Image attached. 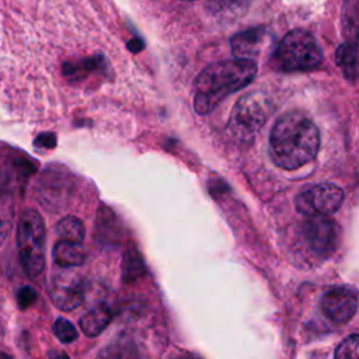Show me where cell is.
Wrapping results in <instances>:
<instances>
[{"mask_svg":"<svg viewBox=\"0 0 359 359\" xmlns=\"http://www.w3.org/2000/svg\"><path fill=\"white\" fill-rule=\"evenodd\" d=\"M320 132L314 122L299 111L280 115L269 135L272 161L285 170H296L317 156Z\"/></svg>","mask_w":359,"mask_h":359,"instance_id":"cell-1","label":"cell"},{"mask_svg":"<svg viewBox=\"0 0 359 359\" xmlns=\"http://www.w3.org/2000/svg\"><path fill=\"white\" fill-rule=\"evenodd\" d=\"M257 76L252 59L234 57L206 66L194 86V108L205 115L213 111L227 95L244 88Z\"/></svg>","mask_w":359,"mask_h":359,"instance_id":"cell-2","label":"cell"},{"mask_svg":"<svg viewBox=\"0 0 359 359\" xmlns=\"http://www.w3.org/2000/svg\"><path fill=\"white\" fill-rule=\"evenodd\" d=\"M321 62V48L316 38L303 29L287 32L275 52V63L282 72H309L317 69Z\"/></svg>","mask_w":359,"mask_h":359,"instance_id":"cell-3","label":"cell"},{"mask_svg":"<svg viewBox=\"0 0 359 359\" xmlns=\"http://www.w3.org/2000/svg\"><path fill=\"white\" fill-rule=\"evenodd\" d=\"M45 223L36 210L22 213L17 229V250L25 273L31 278L45 268Z\"/></svg>","mask_w":359,"mask_h":359,"instance_id":"cell-4","label":"cell"},{"mask_svg":"<svg viewBox=\"0 0 359 359\" xmlns=\"http://www.w3.org/2000/svg\"><path fill=\"white\" fill-rule=\"evenodd\" d=\"M271 111V102L266 95L258 91L248 93L236 102L229 129L238 140H252L265 125Z\"/></svg>","mask_w":359,"mask_h":359,"instance_id":"cell-5","label":"cell"},{"mask_svg":"<svg viewBox=\"0 0 359 359\" xmlns=\"http://www.w3.org/2000/svg\"><path fill=\"white\" fill-rule=\"evenodd\" d=\"M344 202V191L331 182L311 185L296 196L294 205L299 213L307 217H320L335 213Z\"/></svg>","mask_w":359,"mask_h":359,"instance_id":"cell-6","label":"cell"},{"mask_svg":"<svg viewBox=\"0 0 359 359\" xmlns=\"http://www.w3.org/2000/svg\"><path fill=\"white\" fill-rule=\"evenodd\" d=\"M302 233L309 248L320 257L331 255L338 247V224L331 219H325L324 216L310 217L306 223H303Z\"/></svg>","mask_w":359,"mask_h":359,"instance_id":"cell-7","label":"cell"},{"mask_svg":"<svg viewBox=\"0 0 359 359\" xmlns=\"http://www.w3.org/2000/svg\"><path fill=\"white\" fill-rule=\"evenodd\" d=\"M49 296L57 309L63 311L74 310L84 300V285L81 278L72 271L56 273L50 280Z\"/></svg>","mask_w":359,"mask_h":359,"instance_id":"cell-8","label":"cell"},{"mask_svg":"<svg viewBox=\"0 0 359 359\" xmlns=\"http://www.w3.org/2000/svg\"><path fill=\"white\" fill-rule=\"evenodd\" d=\"M358 309V293L352 286H338L324 293L321 297L323 313L334 323L349 321Z\"/></svg>","mask_w":359,"mask_h":359,"instance_id":"cell-9","label":"cell"},{"mask_svg":"<svg viewBox=\"0 0 359 359\" xmlns=\"http://www.w3.org/2000/svg\"><path fill=\"white\" fill-rule=\"evenodd\" d=\"M111 320L112 310L105 303H100L80 318V328L87 337L94 338L107 328Z\"/></svg>","mask_w":359,"mask_h":359,"instance_id":"cell-10","label":"cell"},{"mask_svg":"<svg viewBox=\"0 0 359 359\" xmlns=\"http://www.w3.org/2000/svg\"><path fill=\"white\" fill-rule=\"evenodd\" d=\"M55 264L60 268L79 266L86 259V250L81 243L60 240L53 247Z\"/></svg>","mask_w":359,"mask_h":359,"instance_id":"cell-11","label":"cell"},{"mask_svg":"<svg viewBox=\"0 0 359 359\" xmlns=\"http://www.w3.org/2000/svg\"><path fill=\"white\" fill-rule=\"evenodd\" d=\"M264 31L259 28H252L244 32H240L231 39V49L237 57L251 59L255 55L262 43Z\"/></svg>","mask_w":359,"mask_h":359,"instance_id":"cell-12","label":"cell"},{"mask_svg":"<svg viewBox=\"0 0 359 359\" xmlns=\"http://www.w3.org/2000/svg\"><path fill=\"white\" fill-rule=\"evenodd\" d=\"M97 359H140V352L133 341L118 338L100 351Z\"/></svg>","mask_w":359,"mask_h":359,"instance_id":"cell-13","label":"cell"},{"mask_svg":"<svg viewBox=\"0 0 359 359\" xmlns=\"http://www.w3.org/2000/svg\"><path fill=\"white\" fill-rule=\"evenodd\" d=\"M337 63L338 66L342 69V72L345 73V77L349 80H353L356 77V72H358V52H356V42H345L342 43L337 53Z\"/></svg>","mask_w":359,"mask_h":359,"instance_id":"cell-14","label":"cell"},{"mask_svg":"<svg viewBox=\"0 0 359 359\" xmlns=\"http://www.w3.org/2000/svg\"><path fill=\"white\" fill-rule=\"evenodd\" d=\"M56 233L60 240L81 243L86 236L83 222L76 216H66L56 224Z\"/></svg>","mask_w":359,"mask_h":359,"instance_id":"cell-15","label":"cell"},{"mask_svg":"<svg viewBox=\"0 0 359 359\" xmlns=\"http://www.w3.org/2000/svg\"><path fill=\"white\" fill-rule=\"evenodd\" d=\"M144 273V264L137 251L130 250L125 254L122 264V278L125 282H132Z\"/></svg>","mask_w":359,"mask_h":359,"instance_id":"cell-16","label":"cell"},{"mask_svg":"<svg viewBox=\"0 0 359 359\" xmlns=\"http://www.w3.org/2000/svg\"><path fill=\"white\" fill-rule=\"evenodd\" d=\"M251 0H208L212 13L217 15H233L243 11Z\"/></svg>","mask_w":359,"mask_h":359,"instance_id":"cell-17","label":"cell"},{"mask_svg":"<svg viewBox=\"0 0 359 359\" xmlns=\"http://www.w3.org/2000/svg\"><path fill=\"white\" fill-rule=\"evenodd\" d=\"M52 331L55 334V337L63 342V344H70L73 341L77 339L79 337V332L76 330V327L66 318H57L55 323H53V327H52Z\"/></svg>","mask_w":359,"mask_h":359,"instance_id":"cell-18","label":"cell"},{"mask_svg":"<svg viewBox=\"0 0 359 359\" xmlns=\"http://www.w3.org/2000/svg\"><path fill=\"white\" fill-rule=\"evenodd\" d=\"M335 359H359V335L358 334L349 335L337 346Z\"/></svg>","mask_w":359,"mask_h":359,"instance_id":"cell-19","label":"cell"},{"mask_svg":"<svg viewBox=\"0 0 359 359\" xmlns=\"http://www.w3.org/2000/svg\"><path fill=\"white\" fill-rule=\"evenodd\" d=\"M38 299V293L31 286H22L17 290V302L21 309L29 307Z\"/></svg>","mask_w":359,"mask_h":359,"instance_id":"cell-20","label":"cell"},{"mask_svg":"<svg viewBox=\"0 0 359 359\" xmlns=\"http://www.w3.org/2000/svg\"><path fill=\"white\" fill-rule=\"evenodd\" d=\"M128 48H129L132 52H139V50L143 48V43H142L139 39H132V42L128 43Z\"/></svg>","mask_w":359,"mask_h":359,"instance_id":"cell-21","label":"cell"},{"mask_svg":"<svg viewBox=\"0 0 359 359\" xmlns=\"http://www.w3.org/2000/svg\"><path fill=\"white\" fill-rule=\"evenodd\" d=\"M49 359H70L65 352H52L50 353V356H49Z\"/></svg>","mask_w":359,"mask_h":359,"instance_id":"cell-22","label":"cell"},{"mask_svg":"<svg viewBox=\"0 0 359 359\" xmlns=\"http://www.w3.org/2000/svg\"><path fill=\"white\" fill-rule=\"evenodd\" d=\"M174 359H199V358H196V356H191V355H188V356H180V358H174Z\"/></svg>","mask_w":359,"mask_h":359,"instance_id":"cell-23","label":"cell"},{"mask_svg":"<svg viewBox=\"0 0 359 359\" xmlns=\"http://www.w3.org/2000/svg\"><path fill=\"white\" fill-rule=\"evenodd\" d=\"M184 1H191V0H184Z\"/></svg>","mask_w":359,"mask_h":359,"instance_id":"cell-24","label":"cell"}]
</instances>
